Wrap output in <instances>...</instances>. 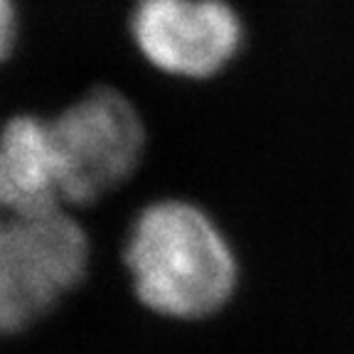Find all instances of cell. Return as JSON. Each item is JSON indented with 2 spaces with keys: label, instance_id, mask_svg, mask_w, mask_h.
Segmentation results:
<instances>
[{
  "label": "cell",
  "instance_id": "6da1fadb",
  "mask_svg": "<svg viewBox=\"0 0 354 354\" xmlns=\"http://www.w3.org/2000/svg\"><path fill=\"white\" fill-rule=\"evenodd\" d=\"M126 266L136 295L172 320L216 315L236 290V256L207 212L185 199H160L133 221Z\"/></svg>",
  "mask_w": 354,
  "mask_h": 354
},
{
  "label": "cell",
  "instance_id": "7a4b0ae2",
  "mask_svg": "<svg viewBox=\"0 0 354 354\" xmlns=\"http://www.w3.org/2000/svg\"><path fill=\"white\" fill-rule=\"evenodd\" d=\"M86 266L88 239L72 207L17 183L0 158V335L47 315Z\"/></svg>",
  "mask_w": 354,
  "mask_h": 354
},
{
  "label": "cell",
  "instance_id": "3957f363",
  "mask_svg": "<svg viewBox=\"0 0 354 354\" xmlns=\"http://www.w3.org/2000/svg\"><path fill=\"white\" fill-rule=\"evenodd\" d=\"M52 192L66 207L91 205L136 172L145 128L116 88H94L55 118H44Z\"/></svg>",
  "mask_w": 354,
  "mask_h": 354
},
{
  "label": "cell",
  "instance_id": "277c9868",
  "mask_svg": "<svg viewBox=\"0 0 354 354\" xmlns=\"http://www.w3.org/2000/svg\"><path fill=\"white\" fill-rule=\"evenodd\" d=\"M131 37L162 74L209 79L236 59L243 22L227 0H136Z\"/></svg>",
  "mask_w": 354,
  "mask_h": 354
},
{
  "label": "cell",
  "instance_id": "5b68a950",
  "mask_svg": "<svg viewBox=\"0 0 354 354\" xmlns=\"http://www.w3.org/2000/svg\"><path fill=\"white\" fill-rule=\"evenodd\" d=\"M17 39V8L15 0H0V62L10 57Z\"/></svg>",
  "mask_w": 354,
  "mask_h": 354
}]
</instances>
